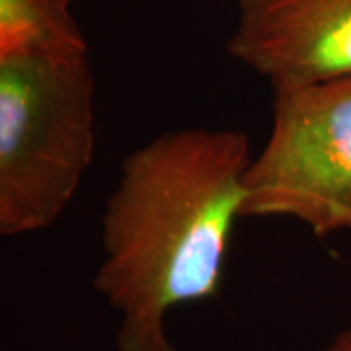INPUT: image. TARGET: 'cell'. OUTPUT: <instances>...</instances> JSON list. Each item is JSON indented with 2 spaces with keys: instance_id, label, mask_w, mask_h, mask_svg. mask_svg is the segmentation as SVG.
<instances>
[{
  "instance_id": "8992f818",
  "label": "cell",
  "mask_w": 351,
  "mask_h": 351,
  "mask_svg": "<svg viewBox=\"0 0 351 351\" xmlns=\"http://www.w3.org/2000/svg\"><path fill=\"white\" fill-rule=\"evenodd\" d=\"M322 351H351V328L341 330Z\"/></svg>"
},
{
  "instance_id": "5b68a950",
  "label": "cell",
  "mask_w": 351,
  "mask_h": 351,
  "mask_svg": "<svg viewBox=\"0 0 351 351\" xmlns=\"http://www.w3.org/2000/svg\"><path fill=\"white\" fill-rule=\"evenodd\" d=\"M88 55L73 0H0V63Z\"/></svg>"
},
{
  "instance_id": "277c9868",
  "label": "cell",
  "mask_w": 351,
  "mask_h": 351,
  "mask_svg": "<svg viewBox=\"0 0 351 351\" xmlns=\"http://www.w3.org/2000/svg\"><path fill=\"white\" fill-rule=\"evenodd\" d=\"M228 53L271 88L351 76V0H239Z\"/></svg>"
},
{
  "instance_id": "7a4b0ae2",
  "label": "cell",
  "mask_w": 351,
  "mask_h": 351,
  "mask_svg": "<svg viewBox=\"0 0 351 351\" xmlns=\"http://www.w3.org/2000/svg\"><path fill=\"white\" fill-rule=\"evenodd\" d=\"M88 55L0 63V234L53 226L96 151Z\"/></svg>"
},
{
  "instance_id": "3957f363",
  "label": "cell",
  "mask_w": 351,
  "mask_h": 351,
  "mask_svg": "<svg viewBox=\"0 0 351 351\" xmlns=\"http://www.w3.org/2000/svg\"><path fill=\"white\" fill-rule=\"evenodd\" d=\"M271 92V129L244 178V217L295 219L316 239L351 230V76Z\"/></svg>"
},
{
  "instance_id": "6da1fadb",
  "label": "cell",
  "mask_w": 351,
  "mask_h": 351,
  "mask_svg": "<svg viewBox=\"0 0 351 351\" xmlns=\"http://www.w3.org/2000/svg\"><path fill=\"white\" fill-rule=\"evenodd\" d=\"M250 162V138L239 129H176L127 154L101 215L94 276L121 316L115 350L178 351L168 313L217 297Z\"/></svg>"
}]
</instances>
